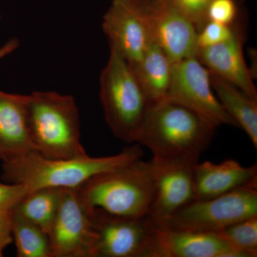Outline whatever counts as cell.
Returning a JSON list of instances; mask_svg holds the SVG:
<instances>
[{
	"mask_svg": "<svg viewBox=\"0 0 257 257\" xmlns=\"http://www.w3.org/2000/svg\"><path fill=\"white\" fill-rule=\"evenodd\" d=\"M143 150L137 144L111 156L50 159L35 150L3 157L1 179L5 183L23 184L30 192L43 187L76 189L94 176L141 160Z\"/></svg>",
	"mask_w": 257,
	"mask_h": 257,
	"instance_id": "6da1fadb",
	"label": "cell"
},
{
	"mask_svg": "<svg viewBox=\"0 0 257 257\" xmlns=\"http://www.w3.org/2000/svg\"><path fill=\"white\" fill-rule=\"evenodd\" d=\"M27 122L32 149L50 159L88 156L80 139L78 108L73 96L50 91L28 95Z\"/></svg>",
	"mask_w": 257,
	"mask_h": 257,
	"instance_id": "7a4b0ae2",
	"label": "cell"
},
{
	"mask_svg": "<svg viewBox=\"0 0 257 257\" xmlns=\"http://www.w3.org/2000/svg\"><path fill=\"white\" fill-rule=\"evenodd\" d=\"M217 128L192 109L165 99L152 106L137 143L146 147L153 157L199 159Z\"/></svg>",
	"mask_w": 257,
	"mask_h": 257,
	"instance_id": "3957f363",
	"label": "cell"
},
{
	"mask_svg": "<svg viewBox=\"0 0 257 257\" xmlns=\"http://www.w3.org/2000/svg\"><path fill=\"white\" fill-rule=\"evenodd\" d=\"M90 211L125 218L148 216L153 197L150 161H135L94 176L75 189Z\"/></svg>",
	"mask_w": 257,
	"mask_h": 257,
	"instance_id": "277c9868",
	"label": "cell"
},
{
	"mask_svg": "<svg viewBox=\"0 0 257 257\" xmlns=\"http://www.w3.org/2000/svg\"><path fill=\"white\" fill-rule=\"evenodd\" d=\"M100 101L104 118L116 138L137 143L154 105L139 83L133 67L122 56L110 50L100 75Z\"/></svg>",
	"mask_w": 257,
	"mask_h": 257,
	"instance_id": "5b68a950",
	"label": "cell"
},
{
	"mask_svg": "<svg viewBox=\"0 0 257 257\" xmlns=\"http://www.w3.org/2000/svg\"><path fill=\"white\" fill-rule=\"evenodd\" d=\"M256 186L239 187L210 199H195L157 226L218 234L234 223L257 215Z\"/></svg>",
	"mask_w": 257,
	"mask_h": 257,
	"instance_id": "8992f818",
	"label": "cell"
},
{
	"mask_svg": "<svg viewBox=\"0 0 257 257\" xmlns=\"http://www.w3.org/2000/svg\"><path fill=\"white\" fill-rule=\"evenodd\" d=\"M150 162L153 197L148 216L155 224L160 225L195 200L194 167L199 159L153 157Z\"/></svg>",
	"mask_w": 257,
	"mask_h": 257,
	"instance_id": "52a82bcc",
	"label": "cell"
},
{
	"mask_svg": "<svg viewBox=\"0 0 257 257\" xmlns=\"http://www.w3.org/2000/svg\"><path fill=\"white\" fill-rule=\"evenodd\" d=\"M165 99L192 109L216 127L223 124L237 126L214 94L210 72L197 57L172 64V79Z\"/></svg>",
	"mask_w": 257,
	"mask_h": 257,
	"instance_id": "ba28073f",
	"label": "cell"
},
{
	"mask_svg": "<svg viewBox=\"0 0 257 257\" xmlns=\"http://www.w3.org/2000/svg\"><path fill=\"white\" fill-rule=\"evenodd\" d=\"M49 236L52 257H94L96 239L94 218L75 189H64Z\"/></svg>",
	"mask_w": 257,
	"mask_h": 257,
	"instance_id": "9c48e42d",
	"label": "cell"
},
{
	"mask_svg": "<svg viewBox=\"0 0 257 257\" xmlns=\"http://www.w3.org/2000/svg\"><path fill=\"white\" fill-rule=\"evenodd\" d=\"M96 233L94 257H145L153 221L92 211Z\"/></svg>",
	"mask_w": 257,
	"mask_h": 257,
	"instance_id": "30bf717a",
	"label": "cell"
},
{
	"mask_svg": "<svg viewBox=\"0 0 257 257\" xmlns=\"http://www.w3.org/2000/svg\"><path fill=\"white\" fill-rule=\"evenodd\" d=\"M102 29L110 50L130 64L141 60L152 42L146 15L131 0H112L103 18Z\"/></svg>",
	"mask_w": 257,
	"mask_h": 257,
	"instance_id": "8fae6325",
	"label": "cell"
},
{
	"mask_svg": "<svg viewBox=\"0 0 257 257\" xmlns=\"http://www.w3.org/2000/svg\"><path fill=\"white\" fill-rule=\"evenodd\" d=\"M145 257H249L218 234L166 229L153 222Z\"/></svg>",
	"mask_w": 257,
	"mask_h": 257,
	"instance_id": "7c38bea8",
	"label": "cell"
},
{
	"mask_svg": "<svg viewBox=\"0 0 257 257\" xmlns=\"http://www.w3.org/2000/svg\"><path fill=\"white\" fill-rule=\"evenodd\" d=\"M145 15L152 41L162 49L172 63L197 57L198 32L185 15L170 5Z\"/></svg>",
	"mask_w": 257,
	"mask_h": 257,
	"instance_id": "4fadbf2b",
	"label": "cell"
},
{
	"mask_svg": "<svg viewBox=\"0 0 257 257\" xmlns=\"http://www.w3.org/2000/svg\"><path fill=\"white\" fill-rule=\"evenodd\" d=\"M243 29L236 22L233 36L221 43L199 49L198 60L211 72L234 84L257 100L256 86L243 54Z\"/></svg>",
	"mask_w": 257,
	"mask_h": 257,
	"instance_id": "5bb4252c",
	"label": "cell"
},
{
	"mask_svg": "<svg viewBox=\"0 0 257 257\" xmlns=\"http://www.w3.org/2000/svg\"><path fill=\"white\" fill-rule=\"evenodd\" d=\"M257 185L256 164L243 167L237 161H206L194 167L195 199L218 197L245 186Z\"/></svg>",
	"mask_w": 257,
	"mask_h": 257,
	"instance_id": "9a60e30c",
	"label": "cell"
},
{
	"mask_svg": "<svg viewBox=\"0 0 257 257\" xmlns=\"http://www.w3.org/2000/svg\"><path fill=\"white\" fill-rule=\"evenodd\" d=\"M28 101V95L0 90V147L3 159L32 150L27 122Z\"/></svg>",
	"mask_w": 257,
	"mask_h": 257,
	"instance_id": "2e32d148",
	"label": "cell"
},
{
	"mask_svg": "<svg viewBox=\"0 0 257 257\" xmlns=\"http://www.w3.org/2000/svg\"><path fill=\"white\" fill-rule=\"evenodd\" d=\"M172 63L155 42H151L141 60L130 64L145 94L153 104L165 100L172 79Z\"/></svg>",
	"mask_w": 257,
	"mask_h": 257,
	"instance_id": "e0dca14e",
	"label": "cell"
},
{
	"mask_svg": "<svg viewBox=\"0 0 257 257\" xmlns=\"http://www.w3.org/2000/svg\"><path fill=\"white\" fill-rule=\"evenodd\" d=\"M210 72V71H209ZM211 87L221 106L242 128L257 148V100L237 87L210 72Z\"/></svg>",
	"mask_w": 257,
	"mask_h": 257,
	"instance_id": "ac0fdd59",
	"label": "cell"
},
{
	"mask_svg": "<svg viewBox=\"0 0 257 257\" xmlns=\"http://www.w3.org/2000/svg\"><path fill=\"white\" fill-rule=\"evenodd\" d=\"M64 189L43 187L32 190L13 209L49 235L60 207Z\"/></svg>",
	"mask_w": 257,
	"mask_h": 257,
	"instance_id": "d6986e66",
	"label": "cell"
},
{
	"mask_svg": "<svg viewBox=\"0 0 257 257\" xmlns=\"http://www.w3.org/2000/svg\"><path fill=\"white\" fill-rule=\"evenodd\" d=\"M13 236L19 257H52L50 236L13 209Z\"/></svg>",
	"mask_w": 257,
	"mask_h": 257,
	"instance_id": "ffe728a7",
	"label": "cell"
},
{
	"mask_svg": "<svg viewBox=\"0 0 257 257\" xmlns=\"http://www.w3.org/2000/svg\"><path fill=\"white\" fill-rule=\"evenodd\" d=\"M218 234L249 257L257 256V215L234 223Z\"/></svg>",
	"mask_w": 257,
	"mask_h": 257,
	"instance_id": "44dd1931",
	"label": "cell"
},
{
	"mask_svg": "<svg viewBox=\"0 0 257 257\" xmlns=\"http://www.w3.org/2000/svg\"><path fill=\"white\" fill-rule=\"evenodd\" d=\"M236 22L229 26L215 22L207 21L198 31V48L211 46L229 40L234 35Z\"/></svg>",
	"mask_w": 257,
	"mask_h": 257,
	"instance_id": "7402d4cb",
	"label": "cell"
},
{
	"mask_svg": "<svg viewBox=\"0 0 257 257\" xmlns=\"http://www.w3.org/2000/svg\"><path fill=\"white\" fill-rule=\"evenodd\" d=\"M238 19L236 0H212L206 11V20L223 25H234Z\"/></svg>",
	"mask_w": 257,
	"mask_h": 257,
	"instance_id": "603a6c76",
	"label": "cell"
},
{
	"mask_svg": "<svg viewBox=\"0 0 257 257\" xmlns=\"http://www.w3.org/2000/svg\"><path fill=\"white\" fill-rule=\"evenodd\" d=\"M212 0H170V4L190 20L197 32L207 23L206 11Z\"/></svg>",
	"mask_w": 257,
	"mask_h": 257,
	"instance_id": "cb8c5ba5",
	"label": "cell"
},
{
	"mask_svg": "<svg viewBox=\"0 0 257 257\" xmlns=\"http://www.w3.org/2000/svg\"><path fill=\"white\" fill-rule=\"evenodd\" d=\"M30 192L23 184L0 183V208L14 209Z\"/></svg>",
	"mask_w": 257,
	"mask_h": 257,
	"instance_id": "d4e9b609",
	"label": "cell"
},
{
	"mask_svg": "<svg viewBox=\"0 0 257 257\" xmlns=\"http://www.w3.org/2000/svg\"><path fill=\"white\" fill-rule=\"evenodd\" d=\"M13 209L0 208V257L13 241Z\"/></svg>",
	"mask_w": 257,
	"mask_h": 257,
	"instance_id": "484cf974",
	"label": "cell"
},
{
	"mask_svg": "<svg viewBox=\"0 0 257 257\" xmlns=\"http://www.w3.org/2000/svg\"><path fill=\"white\" fill-rule=\"evenodd\" d=\"M144 14L149 15L170 4V0H131Z\"/></svg>",
	"mask_w": 257,
	"mask_h": 257,
	"instance_id": "4316f807",
	"label": "cell"
},
{
	"mask_svg": "<svg viewBox=\"0 0 257 257\" xmlns=\"http://www.w3.org/2000/svg\"><path fill=\"white\" fill-rule=\"evenodd\" d=\"M20 46V41L18 39L12 38L8 40L4 45L0 47V61L5 57L14 52Z\"/></svg>",
	"mask_w": 257,
	"mask_h": 257,
	"instance_id": "83f0119b",
	"label": "cell"
},
{
	"mask_svg": "<svg viewBox=\"0 0 257 257\" xmlns=\"http://www.w3.org/2000/svg\"><path fill=\"white\" fill-rule=\"evenodd\" d=\"M3 150H2L1 147H0V161H2L3 160Z\"/></svg>",
	"mask_w": 257,
	"mask_h": 257,
	"instance_id": "f1b7e54d",
	"label": "cell"
},
{
	"mask_svg": "<svg viewBox=\"0 0 257 257\" xmlns=\"http://www.w3.org/2000/svg\"><path fill=\"white\" fill-rule=\"evenodd\" d=\"M1 19H2V15H1V14H0V20H1Z\"/></svg>",
	"mask_w": 257,
	"mask_h": 257,
	"instance_id": "f546056e",
	"label": "cell"
}]
</instances>
